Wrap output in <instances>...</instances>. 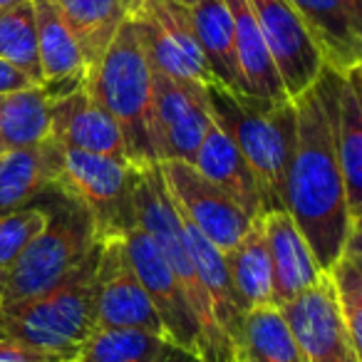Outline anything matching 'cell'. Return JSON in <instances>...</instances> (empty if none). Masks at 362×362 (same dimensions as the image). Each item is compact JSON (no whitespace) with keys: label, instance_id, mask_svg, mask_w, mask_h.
I'll return each instance as SVG.
<instances>
[{"label":"cell","instance_id":"cell-1","mask_svg":"<svg viewBox=\"0 0 362 362\" xmlns=\"http://www.w3.org/2000/svg\"><path fill=\"white\" fill-rule=\"evenodd\" d=\"M293 105L298 129L283 189V209L308 241L317 268L325 273L345 251L347 238L360 221H355L347 209L320 77L305 95L293 100Z\"/></svg>","mask_w":362,"mask_h":362},{"label":"cell","instance_id":"cell-2","mask_svg":"<svg viewBox=\"0 0 362 362\" xmlns=\"http://www.w3.org/2000/svg\"><path fill=\"white\" fill-rule=\"evenodd\" d=\"M100 246L102 241H97L85 261L55 288L28 300L0 305V337L50 362H75L97 325L95 271Z\"/></svg>","mask_w":362,"mask_h":362},{"label":"cell","instance_id":"cell-3","mask_svg":"<svg viewBox=\"0 0 362 362\" xmlns=\"http://www.w3.org/2000/svg\"><path fill=\"white\" fill-rule=\"evenodd\" d=\"M204 95L214 124L238 146L256 174L263 214L286 211L283 189L298 129L293 100L268 102L261 97L238 95L216 82L204 85Z\"/></svg>","mask_w":362,"mask_h":362},{"label":"cell","instance_id":"cell-4","mask_svg":"<svg viewBox=\"0 0 362 362\" xmlns=\"http://www.w3.org/2000/svg\"><path fill=\"white\" fill-rule=\"evenodd\" d=\"M134 211L136 226L144 228L154 241V246L159 248L161 258L174 273L176 283L181 286L184 298L197 317L199 332H202V362H236V347L214 315L211 298H209L197 266H194L179 211L169 199L159 164L141 169L134 189Z\"/></svg>","mask_w":362,"mask_h":362},{"label":"cell","instance_id":"cell-5","mask_svg":"<svg viewBox=\"0 0 362 362\" xmlns=\"http://www.w3.org/2000/svg\"><path fill=\"white\" fill-rule=\"evenodd\" d=\"M82 85L117 122L124 136L127 159L139 169L159 164L151 141V70L129 18L102 60L85 72Z\"/></svg>","mask_w":362,"mask_h":362},{"label":"cell","instance_id":"cell-6","mask_svg":"<svg viewBox=\"0 0 362 362\" xmlns=\"http://www.w3.org/2000/svg\"><path fill=\"white\" fill-rule=\"evenodd\" d=\"M45 226L30 238L18 261L6 271V293L0 305H11L55 288L95 248L97 228L80 199L60 187L47 192Z\"/></svg>","mask_w":362,"mask_h":362},{"label":"cell","instance_id":"cell-7","mask_svg":"<svg viewBox=\"0 0 362 362\" xmlns=\"http://www.w3.org/2000/svg\"><path fill=\"white\" fill-rule=\"evenodd\" d=\"M139 174V166L124 156L62 149L57 187L85 204L95 221L97 238L107 241L124 238L136 226L134 189Z\"/></svg>","mask_w":362,"mask_h":362},{"label":"cell","instance_id":"cell-8","mask_svg":"<svg viewBox=\"0 0 362 362\" xmlns=\"http://www.w3.org/2000/svg\"><path fill=\"white\" fill-rule=\"evenodd\" d=\"M129 21L151 72L211 85L214 77L199 50L189 6L179 0H156L149 8L129 16Z\"/></svg>","mask_w":362,"mask_h":362},{"label":"cell","instance_id":"cell-9","mask_svg":"<svg viewBox=\"0 0 362 362\" xmlns=\"http://www.w3.org/2000/svg\"><path fill=\"white\" fill-rule=\"evenodd\" d=\"M211 124L204 85L151 72V141L159 164H192Z\"/></svg>","mask_w":362,"mask_h":362},{"label":"cell","instance_id":"cell-10","mask_svg":"<svg viewBox=\"0 0 362 362\" xmlns=\"http://www.w3.org/2000/svg\"><path fill=\"white\" fill-rule=\"evenodd\" d=\"M159 171L179 216L202 231L221 253L236 246L253 223V218L223 189L204 179L192 164L164 161L159 164Z\"/></svg>","mask_w":362,"mask_h":362},{"label":"cell","instance_id":"cell-11","mask_svg":"<svg viewBox=\"0 0 362 362\" xmlns=\"http://www.w3.org/2000/svg\"><path fill=\"white\" fill-rule=\"evenodd\" d=\"M248 6L256 16L288 100H298L325 70L320 50L288 0H248Z\"/></svg>","mask_w":362,"mask_h":362},{"label":"cell","instance_id":"cell-12","mask_svg":"<svg viewBox=\"0 0 362 362\" xmlns=\"http://www.w3.org/2000/svg\"><path fill=\"white\" fill-rule=\"evenodd\" d=\"M124 246L132 268L149 296L154 313L159 315L164 340L184 347V350H192L202 360V332H199L197 317H194L192 308L184 298V291L176 283L174 273L169 271L149 233L134 226L124 236Z\"/></svg>","mask_w":362,"mask_h":362},{"label":"cell","instance_id":"cell-13","mask_svg":"<svg viewBox=\"0 0 362 362\" xmlns=\"http://www.w3.org/2000/svg\"><path fill=\"white\" fill-rule=\"evenodd\" d=\"M95 327H134L164 337L159 315L127 256L124 238H107L95 271Z\"/></svg>","mask_w":362,"mask_h":362},{"label":"cell","instance_id":"cell-14","mask_svg":"<svg viewBox=\"0 0 362 362\" xmlns=\"http://www.w3.org/2000/svg\"><path fill=\"white\" fill-rule=\"evenodd\" d=\"M298 347L308 362H360V347L352 342L327 276L281 305Z\"/></svg>","mask_w":362,"mask_h":362},{"label":"cell","instance_id":"cell-15","mask_svg":"<svg viewBox=\"0 0 362 362\" xmlns=\"http://www.w3.org/2000/svg\"><path fill=\"white\" fill-rule=\"evenodd\" d=\"M360 70L337 75L322 70L320 87L325 95L327 115H330L332 146H335L337 164L342 171L347 194V209L355 221L362 218V90Z\"/></svg>","mask_w":362,"mask_h":362},{"label":"cell","instance_id":"cell-16","mask_svg":"<svg viewBox=\"0 0 362 362\" xmlns=\"http://www.w3.org/2000/svg\"><path fill=\"white\" fill-rule=\"evenodd\" d=\"M47 139H52L62 149L127 159L124 136L117 122L92 100L82 82L50 100V136Z\"/></svg>","mask_w":362,"mask_h":362},{"label":"cell","instance_id":"cell-17","mask_svg":"<svg viewBox=\"0 0 362 362\" xmlns=\"http://www.w3.org/2000/svg\"><path fill=\"white\" fill-rule=\"evenodd\" d=\"M300 16L327 70L362 67V0H288Z\"/></svg>","mask_w":362,"mask_h":362},{"label":"cell","instance_id":"cell-18","mask_svg":"<svg viewBox=\"0 0 362 362\" xmlns=\"http://www.w3.org/2000/svg\"><path fill=\"white\" fill-rule=\"evenodd\" d=\"M271 258V305L281 308L322 278L310 246L286 211H268L261 216Z\"/></svg>","mask_w":362,"mask_h":362},{"label":"cell","instance_id":"cell-19","mask_svg":"<svg viewBox=\"0 0 362 362\" xmlns=\"http://www.w3.org/2000/svg\"><path fill=\"white\" fill-rule=\"evenodd\" d=\"M62 149L52 139L0 154V216L25 209L60 184Z\"/></svg>","mask_w":362,"mask_h":362},{"label":"cell","instance_id":"cell-20","mask_svg":"<svg viewBox=\"0 0 362 362\" xmlns=\"http://www.w3.org/2000/svg\"><path fill=\"white\" fill-rule=\"evenodd\" d=\"M192 166L204 179L223 189L251 218L263 216V199L256 174L248 166L246 156L238 151V146L216 124L206 129L192 159Z\"/></svg>","mask_w":362,"mask_h":362},{"label":"cell","instance_id":"cell-21","mask_svg":"<svg viewBox=\"0 0 362 362\" xmlns=\"http://www.w3.org/2000/svg\"><path fill=\"white\" fill-rule=\"evenodd\" d=\"M194 35H197L199 50L209 65L214 82L238 95H246L241 67L236 60V35H233V21L223 0H199L189 6Z\"/></svg>","mask_w":362,"mask_h":362},{"label":"cell","instance_id":"cell-22","mask_svg":"<svg viewBox=\"0 0 362 362\" xmlns=\"http://www.w3.org/2000/svg\"><path fill=\"white\" fill-rule=\"evenodd\" d=\"M33 16H35V33H37V57H40L42 85L75 87L85 77V57L80 45L72 37L65 18L57 11L55 0H30Z\"/></svg>","mask_w":362,"mask_h":362},{"label":"cell","instance_id":"cell-23","mask_svg":"<svg viewBox=\"0 0 362 362\" xmlns=\"http://www.w3.org/2000/svg\"><path fill=\"white\" fill-rule=\"evenodd\" d=\"M231 13L233 35H236V60L241 67L246 95L261 97L268 102H288L283 82L273 65V57L263 40V33L256 23L248 0H223Z\"/></svg>","mask_w":362,"mask_h":362},{"label":"cell","instance_id":"cell-24","mask_svg":"<svg viewBox=\"0 0 362 362\" xmlns=\"http://www.w3.org/2000/svg\"><path fill=\"white\" fill-rule=\"evenodd\" d=\"M181 226H184V238H187V246H189V251H192L199 278H202L204 288H206L209 298H211L214 315H216L221 330L226 332L228 340L236 347L238 337H241V325H243L246 310H243L241 300H238L236 291H233V283H231V276H228L223 253L218 251L202 231H197L189 221L181 218Z\"/></svg>","mask_w":362,"mask_h":362},{"label":"cell","instance_id":"cell-25","mask_svg":"<svg viewBox=\"0 0 362 362\" xmlns=\"http://www.w3.org/2000/svg\"><path fill=\"white\" fill-rule=\"evenodd\" d=\"M55 6L80 45L87 70L102 60L110 42L129 18L122 0H55Z\"/></svg>","mask_w":362,"mask_h":362},{"label":"cell","instance_id":"cell-26","mask_svg":"<svg viewBox=\"0 0 362 362\" xmlns=\"http://www.w3.org/2000/svg\"><path fill=\"white\" fill-rule=\"evenodd\" d=\"M50 100L45 85L0 95V154L40 144L50 136Z\"/></svg>","mask_w":362,"mask_h":362},{"label":"cell","instance_id":"cell-27","mask_svg":"<svg viewBox=\"0 0 362 362\" xmlns=\"http://www.w3.org/2000/svg\"><path fill=\"white\" fill-rule=\"evenodd\" d=\"M223 261L243 310L271 305V258H268L261 216L253 218L236 246L223 253Z\"/></svg>","mask_w":362,"mask_h":362},{"label":"cell","instance_id":"cell-28","mask_svg":"<svg viewBox=\"0 0 362 362\" xmlns=\"http://www.w3.org/2000/svg\"><path fill=\"white\" fill-rule=\"evenodd\" d=\"M236 357L243 362H308L281 308L276 305L246 310L241 337L236 342Z\"/></svg>","mask_w":362,"mask_h":362},{"label":"cell","instance_id":"cell-29","mask_svg":"<svg viewBox=\"0 0 362 362\" xmlns=\"http://www.w3.org/2000/svg\"><path fill=\"white\" fill-rule=\"evenodd\" d=\"M0 62L25 75L33 85H42L33 3L0 11Z\"/></svg>","mask_w":362,"mask_h":362},{"label":"cell","instance_id":"cell-30","mask_svg":"<svg viewBox=\"0 0 362 362\" xmlns=\"http://www.w3.org/2000/svg\"><path fill=\"white\" fill-rule=\"evenodd\" d=\"M164 337L134 327H95L75 362H154Z\"/></svg>","mask_w":362,"mask_h":362},{"label":"cell","instance_id":"cell-31","mask_svg":"<svg viewBox=\"0 0 362 362\" xmlns=\"http://www.w3.org/2000/svg\"><path fill=\"white\" fill-rule=\"evenodd\" d=\"M330 281L332 296L342 313L352 342L362 350V251H360V226L350 233L345 251L325 271Z\"/></svg>","mask_w":362,"mask_h":362},{"label":"cell","instance_id":"cell-32","mask_svg":"<svg viewBox=\"0 0 362 362\" xmlns=\"http://www.w3.org/2000/svg\"><path fill=\"white\" fill-rule=\"evenodd\" d=\"M45 204H30L0 216V271H8L18 261L30 238L45 226Z\"/></svg>","mask_w":362,"mask_h":362},{"label":"cell","instance_id":"cell-33","mask_svg":"<svg viewBox=\"0 0 362 362\" xmlns=\"http://www.w3.org/2000/svg\"><path fill=\"white\" fill-rule=\"evenodd\" d=\"M0 362H50V360L28 350V347H21L16 342L6 340V337H0Z\"/></svg>","mask_w":362,"mask_h":362},{"label":"cell","instance_id":"cell-34","mask_svg":"<svg viewBox=\"0 0 362 362\" xmlns=\"http://www.w3.org/2000/svg\"><path fill=\"white\" fill-rule=\"evenodd\" d=\"M23 87H33V82L25 75H21L18 70H13L11 65L0 62V95L3 92H13V90H23Z\"/></svg>","mask_w":362,"mask_h":362},{"label":"cell","instance_id":"cell-35","mask_svg":"<svg viewBox=\"0 0 362 362\" xmlns=\"http://www.w3.org/2000/svg\"><path fill=\"white\" fill-rule=\"evenodd\" d=\"M154 362H202V360H199V355H194L192 350H184V347L164 340V345H161Z\"/></svg>","mask_w":362,"mask_h":362},{"label":"cell","instance_id":"cell-36","mask_svg":"<svg viewBox=\"0 0 362 362\" xmlns=\"http://www.w3.org/2000/svg\"><path fill=\"white\" fill-rule=\"evenodd\" d=\"M122 3H124L127 13H129V16H134V13L144 11V8H149L151 3H156V0H122Z\"/></svg>","mask_w":362,"mask_h":362},{"label":"cell","instance_id":"cell-37","mask_svg":"<svg viewBox=\"0 0 362 362\" xmlns=\"http://www.w3.org/2000/svg\"><path fill=\"white\" fill-rule=\"evenodd\" d=\"M21 3H30V0H0V11H6V8H16Z\"/></svg>","mask_w":362,"mask_h":362},{"label":"cell","instance_id":"cell-38","mask_svg":"<svg viewBox=\"0 0 362 362\" xmlns=\"http://www.w3.org/2000/svg\"><path fill=\"white\" fill-rule=\"evenodd\" d=\"M3 293H6V271H0V303H3Z\"/></svg>","mask_w":362,"mask_h":362},{"label":"cell","instance_id":"cell-39","mask_svg":"<svg viewBox=\"0 0 362 362\" xmlns=\"http://www.w3.org/2000/svg\"><path fill=\"white\" fill-rule=\"evenodd\" d=\"M179 3H184V6H194V3H199V0H179Z\"/></svg>","mask_w":362,"mask_h":362},{"label":"cell","instance_id":"cell-40","mask_svg":"<svg viewBox=\"0 0 362 362\" xmlns=\"http://www.w3.org/2000/svg\"><path fill=\"white\" fill-rule=\"evenodd\" d=\"M238 362H243V360H238Z\"/></svg>","mask_w":362,"mask_h":362}]
</instances>
